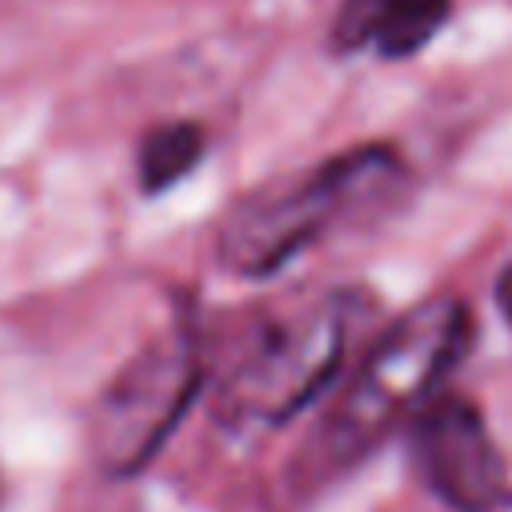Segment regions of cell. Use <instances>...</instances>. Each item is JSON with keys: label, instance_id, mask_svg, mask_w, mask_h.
Returning <instances> with one entry per match:
<instances>
[{"label": "cell", "instance_id": "obj_7", "mask_svg": "<svg viewBox=\"0 0 512 512\" xmlns=\"http://www.w3.org/2000/svg\"><path fill=\"white\" fill-rule=\"evenodd\" d=\"M208 152V128L200 120H160L136 144V184L144 196H160L200 168Z\"/></svg>", "mask_w": 512, "mask_h": 512}, {"label": "cell", "instance_id": "obj_4", "mask_svg": "<svg viewBox=\"0 0 512 512\" xmlns=\"http://www.w3.org/2000/svg\"><path fill=\"white\" fill-rule=\"evenodd\" d=\"M208 384L200 320L180 308L104 384L88 416V448L104 476H140Z\"/></svg>", "mask_w": 512, "mask_h": 512}, {"label": "cell", "instance_id": "obj_2", "mask_svg": "<svg viewBox=\"0 0 512 512\" xmlns=\"http://www.w3.org/2000/svg\"><path fill=\"white\" fill-rule=\"evenodd\" d=\"M364 308L360 288H324L256 316L216 376L212 416L232 432L296 420L336 380Z\"/></svg>", "mask_w": 512, "mask_h": 512}, {"label": "cell", "instance_id": "obj_6", "mask_svg": "<svg viewBox=\"0 0 512 512\" xmlns=\"http://www.w3.org/2000/svg\"><path fill=\"white\" fill-rule=\"evenodd\" d=\"M448 20L452 0H340L328 40L340 56L372 52L380 60H408L428 48Z\"/></svg>", "mask_w": 512, "mask_h": 512}, {"label": "cell", "instance_id": "obj_5", "mask_svg": "<svg viewBox=\"0 0 512 512\" xmlns=\"http://www.w3.org/2000/svg\"><path fill=\"white\" fill-rule=\"evenodd\" d=\"M408 452L424 488L456 512H496L508 504V468L476 400L440 392L408 424Z\"/></svg>", "mask_w": 512, "mask_h": 512}, {"label": "cell", "instance_id": "obj_1", "mask_svg": "<svg viewBox=\"0 0 512 512\" xmlns=\"http://www.w3.org/2000/svg\"><path fill=\"white\" fill-rule=\"evenodd\" d=\"M472 308L468 300L444 292L412 304L392 320L364 352L360 368L348 376L340 396L328 404L308 444L296 456V488L312 492L356 468L376 452L400 424L440 396V384L472 348Z\"/></svg>", "mask_w": 512, "mask_h": 512}, {"label": "cell", "instance_id": "obj_8", "mask_svg": "<svg viewBox=\"0 0 512 512\" xmlns=\"http://www.w3.org/2000/svg\"><path fill=\"white\" fill-rule=\"evenodd\" d=\"M496 308H500V316L508 320V328H512V264H504L500 268V276H496Z\"/></svg>", "mask_w": 512, "mask_h": 512}, {"label": "cell", "instance_id": "obj_3", "mask_svg": "<svg viewBox=\"0 0 512 512\" xmlns=\"http://www.w3.org/2000/svg\"><path fill=\"white\" fill-rule=\"evenodd\" d=\"M404 164L388 144H356L308 172L280 176L248 192L216 232V256L228 272L264 280L312 248L356 204L388 192Z\"/></svg>", "mask_w": 512, "mask_h": 512}]
</instances>
